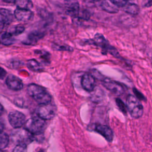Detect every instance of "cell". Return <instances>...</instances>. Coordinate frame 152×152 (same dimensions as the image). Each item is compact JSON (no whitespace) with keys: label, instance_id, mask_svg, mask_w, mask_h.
I'll return each instance as SVG.
<instances>
[{"label":"cell","instance_id":"cell-11","mask_svg":"<svg viewBox=\"0 0 152 152\" xmlns=\"http://www.w3.org/2000/svg\"><path fill=\"white\" fill-rule=\"evenodd\" d=\"M6 84L8 88L14 91H18L23 88V83L18 77L10 74L6 79Z\"/></svg>","mask_w":152,"mask_h":152},{"label":"cell","instance_id":"cell-20","mask_svg":"<svg viewBox=\"0 0 152 152\" xmlns=\"http://www.w3.org/2000/svg\"><path fill=\"white\" fill-rule=\"evenodd\" d=\"M27 67L34 72H41L43 71V68L42 65L36 59H31L27 61Z\"/></svg>","mask_w":152,"mask_h":152},{"label":"cell","instance_id":"cell-29","mask_svg":"<svg viewBox=\"0 0 152 152\" xmlns=\"http://www.w3.org/2000/svg\"><path fill=\"white\" fill-rule=\"evenodd\" d=\"M134 93H135V94H137V97H138V99H144V97H143V96L142 95V94L141 93H140L137 90H136V89H135L134 88Z\"/></svg>","mask_w":152,"mask_h":152},{"label":"cell","instance_id":"cell-18","mask_svg":"<svg viewBox=\"0 0 152 152\" xmlns=\"http://www.w3.org/2000/svg\"><path fill=\"white\" fill-rule=\"evenodd\" d=\"M122 8L125 12L131 15H137L140 12L138 6L134 3L129 2V1L124 6L122 7Z\"/></svg>","mask_w":152,"mask_h":152},{"label":"cell","instance_id":"cell-21","mask_svg":"<svg viewBox=\"0 0 152 152\" xmlns=\"http://www.w3.org/2000/svg\"><path fill=\"white\" fill-rule=\"evenodd\" d=\"M15 2L17 7L21 9L30 10L33 6L31 0H16Z\"/></svg>","mask_w":152,"mask_h":152},{"label":"cell","instance_id":"cell-4","mask_svg":"<svg viewBox=\"0 0 152 152\" xmlns=\"http://www.w3.org/2000/svg\"><path fill=\"white\" fill-rule=\"evenodd\" d=\"M32 134L26 129L20 128H15L11 133V138L13 142L17 144H23L27 145L33 140Z\"/></svg>","mask_w":152,"mask_h":152},{"label":"cell","instance_id":"cell-28","mask_svg":"<svg viewBox=\"0 0 152 152\" xmlns=\"http://www.w3.org/2000/svg\"><path fill=\"white\" fill-rule=\"evenodd\" d=\"M6 74H7V72L5 70L4 68L0 67V80L3 79L5 77Z\"/></svg>","mask_w":152,"mask_h":152},{"label":"cell","instance_id":"cell-13","mask_svg":"<svg viewBox=\"0 0 152 152\" xmlns=\"http://www.w3.org/2000/svg\"><path fill=\"white\" fill-rule=\"evenodd\" d=\"M92 43L101 48L104 52H109V49L112 47L109 45L107 40L105 39L103 35L100 33H97L94 36L93 39L92 40Z\"/></svg>","mask_w":152,"mask_h":152},{"label":"cell","instance_id":"cell-32","mask_svg":"<svg viewBox=\"0 0 152 152\" xmlns=\"http://www.w3.org/2000/svg\"><path fill=\"white\" fill-rule=\"evenodd\" d=\"M4 24H3L2 22H1L0 21V33L2 31V30H3V28H4Z\"/></svg>","mask_w":152,"mask_h":152},{"label":"cell","instance_id":"cell-17","mask_svg":"<svg viewBox=\"0 0 152 152\" xmlns=\"http://www.w3.org/2000/svg\"><path fill=\"white\" fill-rule=\"evenodd\" d=\"M44 33L42 31H34L30 33L27 37V40L26 41L25 43L27 44H34L36 43L39 39L43 37Z\"/></svg>","mask_w":152,"mask_h":152},{"label":"cell","instance_id":"cell-33","mask_svg":"<svg viewBox=\"0 0 152 152\" xmlns=\"http://www.w3.org/2000/svg\"><path fill=\"white\" fill-rule=\"evenodd\" d=\"M3 110H4V108H3V106H2V104L0 103V115L3 112Z\"/></svg>","mask_w":152,"mask_h":152},{"label":"cell","instance_id":"cell-10","mask_svg":"<svg viewBox=\"0 0 152 152\" xmlns=\"http://www.w3.org/2000/svg\"><path fill=\"white\" fill-rule=\"evenodd\" d=\"M81 84L83 89L90 92L96 87V80L94 77L89 73L84 74L81 79Z\"/></svg>","mask_w":152,"mask_h":152},{"label":"cell","instance_id":"cell-27","mask_svg":"<svg viewBox=\"0 0 152 152\" xmlns=\"http://www.w3.org/2000/svg\"><path fill=\"white\" fill-rule=\"evenodd\" d=\"M152 0H144L142 2V5L145 7H150L151 6Z\"/></svg>","mask_w":152,"mask_h":152},{"label":"cell","instance_id":"cell-19","mask_svg":"<svg viewBox=\"0 0 152 152\" xmlns=\"http://www.w3.org/2000/svg\"><path fill=\"white\" fill-rule=\"evenodd\" d=\"M13 36L9 31L4 32L0 35V42L5 46L11 45L15 41Z\"/></svg>","mask_w":152,"mask_h":152},{"label":"cell","instance_id":"cell-6","mask_svg":"<svg viewBox=\"0 0 152 152\" xmlns=\"http://www.w3.org/2000/svg\"><path fill=\"white\" fill-rule=\"evenodd\" d=\"M8 120L11 125L14 128H21L26 122L25 115L17 110L12 111L8 115Z\"/></svg>","mask_w":152,"mask_h":152},{"label":"cell","instance_id":"cell-16","mask_svg":"<svg viewBox=\"0 0 152 152\" xmlns=\"http://www.w3.org/2000/svg\"><path fill=\"white\" fill-rule=\"evenodd\" d=\"M90 99L93 102L99 103L104 97V92L103 90L100 88L96 87V86L91 91H90Z\"/></svg>","mask_w":152,"mask_h":152},{"label":"cell","instance_id":"cell-12","mask_svg":"<svg viewBox=\"0 0 152 152\" xmlns=\"http://www.w3.org/2000/svg\"><path fill=\"white\" fill-rule=\"evenodd\" d=\"M14 17L20 21L27 22L33 18V13L30 10L18 8L14 11Z\"/></svg>","mask_w":152,"mask_h":152},{"label":"cell","instance_id":"cell-31","mask_svg":"<svg viewBox=\"0 0 152 152\" xmlns=\"http://www.w3.org/2000/svg\"><path fill=\"white\" fill-rule=\"evenodd\" d=\"M2 1L7 3H14L16 0H2Z\"/></svg>","mask_w":152,"mask_h":152},{"label":"cell","instance_id":"cell-25","mask_svg":"<svg viewBox=\"0 0 152 152\" xmlns=\"http://www.w3.org/2000/svg\"><path fill=\"white\" fill-rule=\"evenodd\" d=\"M27 150V145L23 144H17L14 151H24Z\"/></svg>","mask_w":152,"mask_h":152},{"label":"cell","instance_id":"cell-9","mask_svg":"<svg viewBox=\"0 0 152 152\" xmlns=\"http://www.w3.org/2000/svg\"><path fill=\"white\" fill-rule=\"evenodd\" d=\"M66 13L73 17H77L80 12V5L78 0H64Z\"/></svg>","mask_w":152,"mask_h":152},{"label":"cell","instance_id":"cell-24","mask_svg":"<svg viewBox=\"0 0 152 152\" xmlns=\"http://www.w3.org/2000/svg\"><path fill=\"white\" fill-rule=\"evenodd\" d=\"M116 103L118 104V106L119 107V109L124 113H126V106L124 105V104L123 103V102L121 100V99H116Z\"/></svg>","mask_w":152,"mask_h":152},{"label":"cell","instance_id":"cell-14","mask_svg":"<svg viewBox=\"0 0 152 152\" xmlns=\"http://www.w3.org/2000/svg\"><path fill=\"white\" fill-rule=\"evenodd\" d=\"M102 9L109 13H117L119 7L112 0H103L100 4Z\"/></svg>","mask_w":152,"mask_h":152},{"label":"cell","instance_id":"cell-7","mask_svg":"<svg viewBox=\"0 0 152 152\" xmlns=\"http://www.w3.org/2000/svg\"><path fill=\"white\" fill-rule=\"evenodd\" d=\"M102 81H103V85L106 87V88L109 90L115 95L121 96L124 93V87L119 83L115 81L107 79V78L103 79Z\"/></svg>","mask_w":152,"mask_h":152},{"label":"cell","instance_id":"cell-5","mask_svg":"<svg viewBox=\"0 0 152 152\" xmlns=\"http://www.w3.org/2000/svg\"><path fill=\"white\" fill-rule=\"evenodd\" d=\"M39 117L45 120H50L53 118L56 113V107L51 102L43 104H39L36 110Z\"/></svg>","mask_w":152,"mask_h":152},{"label":"cell","instance_id":"cell-23","mask_svg":"<svg viewBox=\"0 0 152 152\" xmlns=\"http://www.w3.org/2000/svg\"><path fill=\"white\" fill-rule=\"evenodd\" d=\"M25 30L24 26L21 25H17L11 27L9 31V32L12 34L13 36H17L21 34Z\"/></svg>","mask_w":152,"mask_h":152},{"label":"cell","instance_id":"cell-2","mask_svg":"<svg viewBox=\"0 0 152 152\" xmlns=\"http://www.w3.org/2000/svg\"><path fill=\"white\" fill-rule=\"evenodd\" d=\"M25 129L34 135H39L43 132L46 126L45 119L37 116L30 118L24 123Z\"/></svg>","mask_w":152,"mask_h":152},{"label":"cell","instance_id":"cell-3","mask_svg":"<svg viewBox=\"0 0 152 152\" xmlns=\"http://www.w3.org/2000/svg\"><path fill=\"white\" fill-rule=\"evenodd\" d=\"M126 107L130 115L134 118H140L143 114V106L140 100L134 95L129 94L128 96Z\"/></svg>","mask_w":152,"mask_h":152},{"label":"cell","instance_id":"cell-8","mask_svg":"<svg viewBox=\"0 0 152 152\" xmlns=\"http://www.w3.org/2000/svg\"><path fill=\"white\" fill-rule=\"evenodd\" d=\"M93 129L101 134L108 142L112 141L113 138V132L109 126L100 124H94Z\"/></svg>","mask_w":152,"mask_h":152},{"label":"cell","instance_id":"cell-1","mask_svg":"<svg viewBox=\"0 0 152 152\" xmlns=\"http://www.w3.org/2000/svg\"><path fill=\"white\" fill-rule=\"evenodd\" d=\"M28 95L39 104H43L51 102L52 97L46 90L40 85L30 84L27 87Z\"/></svg>","mask_w":152,"mask_h":152},{"label":"cell","instance_id":"cell-30","mask_svg":"<svg viewBox=\"0 0 152 152\" xmlns=\"http://www.w3.org/2000/svg\"><path fill=\"white\" fill-rule=\"evenodd\" d=\"M4 129V124L1 119H0V132L3 131Z\"/></svg>","mask_w":152,"mask_h":152},{"label":"cell","instance_id":"cell-34","mask_svg":"<svg viewBox=\"0 0 152 152\" xmlns=\"http://www.w3.org/2000/svg\"><path fill=\"white\" fill-rule=\"evenodd\" d=\"M93 1H100V0H93Z\"/></svg>","mask_w":152,"mask_h":152},{"label":"cell","instance_id":"cell-15","mask_svg":"<svg viewBox=\"0 0 152 152\" xmlns=\"http://www.w3.org/2000/svg\"><path fill=\"white\" fill-rule=\"evenodd\" d=\"M14 19V15L12 12L5 8L0 9V21L4 24H10Z\"/></svg>","mask_w":152,"mask_h":152},{"label":"cell","instance_id":"cell-22","mask_svg":"<svg viewBox=\"0 0 152 152\" xmlns=\"http://www.w3.org/2000/svg\"><path fill=\"white\" fill-rule=\"evenodd\" d=\"M9 143V137L5 133L0 132V149H4L7 147Z\"/></svg>","mask_w":152,"mask_h":152},{"label":"cell","instance_id":"cell-26","mask_svg":"<svg viewBox=\"0 0 152 152\" xmlns=\"http://www.w3.org/2000/svg\"><path fill=\"white\" fill-rule=\"evenodd\" d=\"M118 7L124 6L129 0H112Z\"/></svg>","mask_w":152,"mask_h":152}]
</instances>
